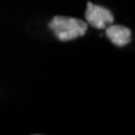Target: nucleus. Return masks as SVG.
<instances>
[{
	"instance_id": "7ed1b4c3",
	"label": "nucleus",
	"mask_w": 135,
	"mask_h": 135,
	"mask_svg": "<svg viewBox=\"0 0 135 135\" xmlns=\"http://www.w3.org/2000/svg\"><path fill=\"white\" fill-rule=\"evenodd\" d=\"M105 33L110 41L118 47H124L131 41V31L126 26H110Z\"/></svg>"
},
{
	"instance_id": "f03ea898",
	"label": "nucleus",
	"mask_w": 135,
	"mask_h": 135,
	"mask_svg": "<svg viewBox=\"0 0 135 135\" xmlns=\"http://www.w3.org/2000/svg\"><path fill=\"white\" fill-rule=\"evenodd\" d=\"M85 18L91 26L97 29H104L114 21V18L110 10L100 5L93 4L91 2L87 3Z\"/></svg>"
},
{
	"instance_id": "f257e3e1",
	"label": "nucleus",
	"mask_w": 135,
	"mask_h": 135,
	"mask_svg": "<svg viewBox=\"0 0 135 135\" xmlns=\"http://www.w3.org/2000/svg\"><path fill=\"white\" fill-rule=\"evenodd\" d=\"M48 27L61 41H68L82 37L87 31V23L75 18L55 16L48 24Z\"/></svg>"
}]
</instances>
